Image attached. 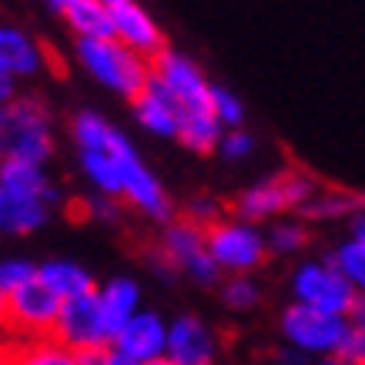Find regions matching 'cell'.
<instances>
[{
	"label": "cell",
	"instance_id": "obj_1",
	"mask_svg": "<svg viewBox=\"0 0 365 365\" xmlns=\"http://www.w3.org/2000/svg\"><path fill=\"white\" fill-rule=\"evenodd\" d=\"M319 181L309 175V171H299V168H288V171H278V175H268L265 181H258L252 188H245L232 205V215L242 218V222L262 225V222H278L285 215H299V208L315 195Z\"/></svg>",
	"mask_w": 365,
	"mask_h": 365
},
{
	"label": "cell",
	"instance_id": "obj_2",
	"mask_svg": "<svg viewBox=\"0 0 365 365\" xmlns=\"http://www.w3.org/2000/svg\"><path fill=\"white\" fill-rule=\"evenodd\" d=\"M54 151L51 114L37 98H14L0 104V161L17 158L44 165Z\"/></svg>",
	"mask_w": 365,
	"mask_h": 365
},
{
	"label": "cell",
	"instance_id": "obj_3",
	"mask_svg": "<svg viewBox=\"0 0 365 365\" xmlns=\"http://www.w3.org/2000/svg\"><path fill=\"white\" fill-rule=\"evenodd\" d=\"M74 54H78V64L98 84L118 91L128 101L138 98L148 88V81H151V61L134 54L131 47H124L118 37H108V41H78Z\"/></svg>",
	"mask_w": 365,
	"mask_h": 365
},
{
	"label": "cell",
	"instance_id": "obj_4",
	"mask_svg": "<svg viewBox=\"0 0 365 365\" xmlns=\"http://www.w3.org/2000/svg\"><path fill=\"white\" fill-rule=\"evenodd\" d=\"M278 332H282V342L305 352L309 359H335V355L345 352L349 345V335H352V325L345 315H329V312L309 309V305H299L292 302L282 315H278Z\"/></svg>",
	"mask_w": 365,
	"mask_h": 365
},
{
	"label": "cell",
	"instance_id": "obj_5",
	"mask_svg": "<svg viewBox=\"0 0 365 365\" xmlns=\"http://www.w3.org/2000/svg\"><path fill=\"white\" fill-rule=\"evenodd\" d=\"M205 238H208V252L215 258V265L222 268V275H252L272 255L265 232L252 222L235 218V215H225L218 225H211Z\"/></svg>",
	"mask_w": 365,
	"mask_h": 365
},
{
	"label": "cell",
	"instance_id": "obj_6",
	"mask_svg": "<svg viewBox=\"0 0 365 365\" xmlns=\"http://www.w3.org/2000/svg\"><path fill=\"white\" fill-rule=\"evenodd\" d=\"M288 292H292V302L329 312V315H349L355 299V288L345 282V275L335 268L329 255L299 262L288 278Z\"/></svg>",
	"mask_w": 365,
	"mask_h": 365
},
{
	"label": "cell",
	"instance_id": "obj_7",
	"mask_svg": "<svg viewBox=\"0 0 365 365\" xmlns=\"http://www.w3.org/2000/svg\"><path fill=\"white\" fill-rule=\"evenodd\" d=\"M158 252L175 265V272L191 275L198 285H215V282L222 278V268L215 265V258H211V252H208L205 228H198V225L188 222V218H171V222L165 225Z\"/></svg>",
	"mask_w": 365,
	"mask_h": 365
},
{
	"label": "cell",
	"instance_id": "obj_8",
	"mask_svg": "<svg viewBox=\"0 0 365 365\" xmlns=\"http://www.w3.org/2000/svg\"><path fill=\"white\" fill-rule=\"evenodd\" d=\"M54 339L64 342L74 352H88V349H111L114 335L104 322V309H101L98 292L88 295H74V299L61 302V315H57Z\"/></svg>",
	"mask_w": 365,
	"mask_h": 365
},
{
	"label": "cell",
	"instance_id": "obj_9",
	"mask_svg": "<svg viewBox=\"0 0 365 365\" xmlns=\"http://www.w3.org/2000/svg\"><path fill=\"white\" fill-rule=\"evenodd\" d=\"M151 71H155V78L171 91V98L181 104V118H185V114L211 111V88H215V84L205 78V71H201L188 54L168 47L165 54H158L155 61H151Z\"/></svg>",
	"mask_w": 365,
	"mask_h": 365
},
{
	"label": "cell",
	"instance_id": "obj_10",
	"mask_svg": "<svg viewBox=\"0 0 365 365\" xmlns=\"http://www.w3.org/2000/svg\"><path fill=\"white\" fill-rule=\"evenodd\" d=\"M61 315V299L34 278L31 285L17 288L11 295V335L17 339H51Z\"/></svg>",
	"mask_w": 365,
	"mask_h": 365
},
{
	"label": "cell",
	"instance_id": "obj_11",
	"mask_svg": "<svg viewBox=\"0 0 365 365\" xmlns=\"http://www.w3.org/2000/svg\"><path fill=\"white\" fill-rule=\"evenodd\" d=\"M168 362L175 365H215L218 362V335L198 315H178L168 322Z\"/></svg>",
	"mask_w": 365,
	"mask_h": 365
},
{
	"label": "cell",
	"instance_id": "obj_12",
	"mask_svg": "<svg viewBox=\"0 0 365 365\" xmlns=\"http://www.w3.org/2000/svg\"><path fill=\"white\" fill-rule=\"evenodd\" d=\"M121 198L138 208L141 215H148L151 222H171L175 218V208H171V198H168L165 185L155 178V171L144 165L138 155L124 158L121 168Z\"/></svg>",
	"mask_w": 365,
	"mask_h": 365
},
{
	"label": "cell",
	"instance_id": "obj_13",
	"mask_svg": "<svg viewBox=\"0 0 365 365\" xmlns=\"http://www.w3.org/2000/svg\"><path fill=\"white\" fill-rule=\"evenodd\" d=\"M121 355L134 359L138 365L155 362V359H165L168 352V322L158 315V312L141 309L134 315L121 332L114 335V345Z\"/></svg>",
	"mask_w": 365,
	"mask_h": 365
},
{
	"label": "cell",
	"instance_id": "obj_14",
	"mask_svg": "<svg viewBox=\"0 0 365 365\" xmlns=\"http://www.w3.org/2000/svg\"><path fill=\"white\" fill-rule=\"evenodd\" d=\"M111 17H114V37H118L124 47H131L134 54L155 61L158 54H165L168 51L165 34H161L158 21L144 11L141 4L128 0V4H121L118 11H111Z\"/></svg>",
	"mask_w": 365,
	"mask_h": 365
},
{
	"label": "cell",
	"instance_id": "obj_15",
	"mask_svg": "<svg viewBox=\"0 0 365 365\" xmlns=\"http://www.w3.org/2000/svg\"><path fill=\"white\" fill-rule=\"evenodd\" d=\"M134 104V118L141 124L144 131L151 134H161V138H178L181 131V104L171 98V91L155 78V71H151V81H148V88L131 101Z\"/></svg>",
	"mask_w": 365,
	"mask_h": 365
},
{
	"label": "cell",
	"instance_id": "obj_16",
	"mask_svg": "<svg viewBox=\"0 0 365 365\" xmlns=\"http://www.w3.org/2000/svg\"><path fill=\"white\" fill-rule=\"evenodd\" d=\"M44 64V47L27 31L14 24H0V74L4 78H31Z\"/></svg>",
	"mask_w": 365,
	"mask_h": 365
},
{
	"label": "cell",
	"instance_id": "obj_17",
	"mask_svg": "<svg viewBox=\"0 0 365 365\" xmlns=\"http://www.w3.org/2000/svg\"><path fill=\"white\" fill-rule=\"evenodd\" d=\"M134 155L131 141L118 131V138L111 141L108 151H81V168L84 175L91 178V185L101 191V195H111V198H121V168L124 158Z\"/></svg>",
	"mask_w": 365,
	"mask_h": 365
},
{
	"label": "cell",
	"instance_id": "obj_18",
	"mask_svg": "<svg viewBox=\"0 0 365 365\" xmlns=\"http://www.w3.org/2000/svg\"><path fill=\"white\" fill-rule=\"evenodd\" d=\"M359 211H365V198L355 195V191H345V188H315L305 205L299 208V218L302 222H352Z\"/></svg>",
	"mask_w": 365,
	"mask_h": 365
},
{
	"label": "cell",
	"instance_id": "obj_19",
	"mask_svg": "<svg viewBox=\"0 0 365 365\" xmlns=\"http://www.w3.org/2000/svg\"><path fill=\"white\" fill-rule=\"evenodd\" d=\"M0 188L14 191L21 198L44 201V205L57 201V188L47 181L44 165H34V161H17V158L0 161Z\"/></svg>",
	"mask_w": 365,
	"mask_h": 365
},
{
	"label": "cell",
	"instance_id": "obj_20",
	"mask_svg": "<svg viewBox=\"0 0 365 365\" xmlns=\"http://www.w3.org/2000/svg\"><path fill=\"white\" fill-rule=\"evenodd\" d=\"M98 299H101L104 322H108L111 335H118L124 325L141 312V288L134 285L131 278H114V282H108V285H101Z\"/></svg>",
	"mask_w": 365,
	"mask_h": 365
},
{
	"label": "cell",
	"instance_id": "obj_21",
	"mask_svg": "<svg viewBox=\"0 0 365 365\" xmlns=\"http://www.w3.org/2000/svg\"><path fill=\"white\" fill-rule=\"evenodd\" d=\"M47 222V205L44 201L21 198L14 191L0 188V232L7 235H31Z\"/></svg>",
	"mask_w": 365,
	"mask_h": 365
},
{
	"label": "cell",
	"instance_id": "obj_22",
	"mask_svg": "<svg viewBox=\"0 0 365 365\" xmlns=\"http://www.w3.org/2000/svg\"><path fill=\"white\" fill-rule=\"evenodd\" d=\"M67 27L78 34V41H108L114 37V17L108 7H101L94 0H71L61 14Z\"/></svg>",
	"mask_w": 365,
	"mask_h": 365
},
{
	"label": "cell",
	"instance_id": "obj_23",
	"mask_svg": "<svg viewBox=\"0 0 365 365\" xmlns=\"http://www.w3.org/2000/svg\"><path fill=\"white\" fill-rule=\"evenodd\" d=\"M37 278L44 282L57 299H74V295H88V292H98L94 278H91L88 268H81L78 262H44L37 265Z\"/></svg>",
	"mask_w": 365,
	"mask_h": 365
},
{
	"label": "cell",
	"instance_id": "obj_24",
	"mask_svg": "<svg viewBox=\"0 0 365 365\" xmlns=\"http://www.w3.org/2000/svg\"><path fill=\"white\" fill-rule=\"evenodd\" d=\"M14 345V365H78V352L64 342L51 339H17Z\"/></svg>",
	"mask_w": 365,
	"mask_h": 365
},
{
	"label": "cell",
	"instance_id": "obj_25",
	"mask_svg": "<svg viewBox=\"0 0 365 365\" xmlns=\"http://www.w3.org/2000/svg\"><path fill=\"white\" fill-rule=\"evenodd\" d=\"M225 128L218 124L215 111H198V114H185L181 118V131H178V141L185 144L195 155H211L218 151V141H222Z\"/></svg>",
	"mask_w": 365,
	"mask_h": 365
},
{
	"label": "cell",
	"instance_id": "obj_26",
	"mask_svg": "<svg viewBox=\"0 0 365 365\" xmlns=\"http://www.w3.org/2000/svg\"><path fill=\"white\" fill-rule=\"evenodd\" d=\"M265 238L272 255H285V258L288 255H299L309 245V222H302L299 215L295 218H278V222H272Z\"/></svg>",
	"mask_w": 365,
	"mask_h": 365
},
{
	"label": "cell",
	"instance_id": "obj_27",
	"mask_svg": "<svg viewBox=\"0 0 365 365\" xmlns=\"http://www.w3.org/2000/svg\"><path fill=\"white\" fill-rule=\"evenodd\" d=\"M71 131H74V141H78V151H108L118 128H111L94 111H81L71 124Z\"/></svg>",
	"mask_w": 365,
	"mask_h": 365
},
{
	"label": "cell",
	"instance_id": "obj_28",
	"mask_svg": "<svg viewBox=\"0 0 365 365\" xmlns=\"http://www.w3.org/2000/svg\"><path fill=\"white\" fill-rule=\"evenodd\" d=\"M329 258L335 262V268L345 275V282L355 288V292H365V245L355 242L345 235L342 242L335 245V252H329Z\"/></svg>",
	"mask_w": 365,
	"mask_h": 365
},
{
	"label": "cell",
	"instance_id": "obj_29",
	"mask_svg": "<svg viewBox=\"0 0 365 365\" xmlns=\"http://www.w3.org/2000/svg\"><path fill=\"white\" fill-rule=\"evenodd\" d=\"M222 302L232 312H252L262 302V288L252 275H228V282L222 285Z\"/></svg>",
	"mask_w": 365,
	"mask_h": 365
},
{
	"label": "cell",
	"instance_id": "obj_30",
	"mask_svg": "<svg viewBox=\"0 0 365 365\" xmlns=\"http://www.w3.org/2000/svg\"><path fill=\"white\" fill-rule=\"evenodd\" d=\"M211 111L218 118L225 131H235V128H245V104L242 98L235 94V91L222 88V84H215L211 88Z\"/></svg>",
	"mask_w": 365,
	"mask_h": 365
},
{
	"label": "cell",
	"instance_id": "obj_31",
	"mask_svg": "<svg viewBox=\"0 0 365 365\" xmlns=\"http://www.w3.org/2000/svg\"><path fill=\"white\" fill-rule=\"evenodd\" d=\"M34 278H37V265H31L27 258H7V262H0V288L7 295H14L24 285H31Z\"/></svg>",
	"mask_w": 365,
	"mask_h": 365
},
{
	"label": "cell",
	"instance_id": "obj_32",
	"mask_svg": "<svg viewBox=\"0 0 365 365\" xmlns=\"http://www.w3.org/2000/svg\"><path fill=\"white\" fill-rule=\"evenodd\" d=\"M185 218L208 232L211 225H218V222L225 218V208H222V201H218V198H211V195H198V198L188 201V208H185Z\"/></svg>",
	"mask_w": 365,
	"mask_h": 365
},
{
	"label": "cell",
	"instance_id": "obj_33",
	"mask_svg": "<svg viewBox=\"0 0 365 365\" xmlns=\"http://www.w3.org/2000/svg\"><path fill=\"white\" fill-rule=\"evenodd\" d=\"M252 151H255V134L245 131V128L225 131L222 141H218V155H222L225 161H245Z\"/></svg>",
	"mask_w": 365,
	"mask_h": 365
},
{
	"label": "cell",
	"instance_id": "obj_34",
	"mask_svg": "<svg viewBox=\"0 0 365 365\" xmlns=\"http://www.w3.org/2000/svg\"><path fill=\"white\" fill-rule=\"evenodd\" d=\"M84 215L101 218V222H114V218H118V205H114L111 195H98V198L84 201Z\"/></svg>",
	"mask_w": 365,
	"mask_h": 365
},
{
	"label": "cell",
	"instance_id": "obj_35",
	"mask_svg": "<svg viewBox=\"0 0 365 365\" xmlns=\"http://www.w3.org/2000/svg\"><path fill=\"white\" fill-rule=\"evenodd\" d=\"M342 359H349L352 365H365V332H352V335H349V345H345Z\"/></svg>",
	"mask_w": 365,
	"mask_h": 365
},
{
	"label": "cell",
	"instance_id": "obj_36",
	"mask_svg": "<svg viewBox=\"0 0 365 365\" xmlns=\"http://www.w3.org/2000/svg\"><path fill=\"white\" fill-rule=\"evenodd\" d=\"M349 325H352V332H365V292H355L352 299V309H349Z\"/></svg>",
	"mask_w": 365,
	"mask_h": 365
},
{
	"label": "cell",
	"instance_id": "obj_37",
	"mask_svg": "<svg viewBox=\"0 0 365 365\" xmlns=\"http://www.w3.org/2000/svg\"><path fill=\"white\" fill-rule=\"evenodd\" d=\"M275 362H278V365H309V355L282 342V349L275 352Z\"/></svg>",
	"mask_w": 365,
	"mask_h": 365
},
{
	"label": "cell",
	"instance_id": "obj_38",
	"mask_svg": "<svg viewBox=\"0 0 365 365\" xmlns=\"http://www.w3.org/2000/svg\"><path fill=\"white\" fill-rule=\"evenodd\" d=\"M108 352H111V349H88V352H78V365H108Z\"/></svg>",
	"mask_w": 365,
	"mask_h": 365
},
{
	"label": "cell",
	"instance_id": "obj_39",
	"mask_svg": "<svg viewBox=\"0 0 365 365\" xmlns=\"http://www.w3.org/2000/svg\"><path fill=\"white\" fill-rule=\"evenodd\" d=\"M0 332H11V295L0 288Z\"/></svg>",
	"mask_w": 365,
	"mask_h": 365
},
{
	"label": "cell",
	"instance_id": "obj_40",
	"mask_svg": "<svg viewBox=\"0 0 365 365\" xmlns=\"http://www.w3.org/2000/svg\"><path fill=\"white\" fill-rule=\"evenodd\" d=\"M349 238H355V242L365 245V211H359L352 222H349Z\"/></svg>",
	"mask_w": 365,
	"mask_h": 365
},
{
	"label": "cell",
	"instance_id": "obj_41",
	"mask_svg": "<svg viewBox=\"0 0 365 365\" xmlns=\"http://www.w3.org/2000/svg\"><path fill=\"white\" fill-rule=\"evenodd\" d=\"M7 101H14V81L0 74V104H7Z\"/></svg>",
	"mask_w": 365,
	"mask_h": 365
},
{
	"label": "cell",
	"instance_id": "obj_42",
	"mask_svg": "<svg viewBox=\"0 0 365 365\" xmlns=\"http://www.w3.org/2000/svg\"><path fill=\"white\" fill-rule=\"evenodd\" d=\"M108 365H138V362L128 359V355H121L118 349H111V352H108Z\"/></svg>",
	"mask_w": 365,
	"mask_h": 365
},
{
	"label": "cell",
	"instance_id": "obj_43",
	"mask_svg": "<svg viewBox=\"0 0 365 365\" xmlns=\"http://www.w3.org/2000/svg\"><path fill=\"white\" fill-rule=\"evenodd\" d=\"M0 365H14V345L0 342Z\"/></svg>",
	"mask_w": 365,
	"mask_h": 365
},
{
	"label": "cell",
	"instance_id": "obj_44",
	"mask_svg": "<svg viewBox=\"0 0 365 365\" xmlns=\"http://www.w3.org/2000/svg\"><path fill=\"white\" fill-rule=\"evenodd\" d=\"M94 4L108 7V11H118V7H121V4H128V0H94Z\"/></svg>",
	"mask_w": 365,
	"mask_h": 365
},
{
	"label": "cell",
	"instance_id": "obj_45",
	"mask_svg": "<svg viewBox=\"0 0 365 365\" xmlns=\"http://www.w3.org/2000/svg\"><path fill=\"white\" fill-rule=\"evenodd\" d=\"M67 4H71V0H47V7H51V11H57V14H64Z\"/></svg>",
	"mask_w": 365,
	"mask_h": 365
},
{
	"label": "cell",
	"instance_id": "obj_46",
	"mask_svg": "<svg viewBox=\"0 0 365 365\" xmlns=\"http://www.w3.org/2000/svg\"><path fill=\"white\" fill-rule=\"evenodd\" d=\"M319 365H352L349 359H342V355H335V359H322Z\"/></svg>",
	"mask_w": 365,
	"mask_h": 365
},
{
	"label": "cell",
	"instance_id": "obj_47",
	"mask_svg": "<svg viewBox=\"0 0 365 365\" xmlns=\"http://www.w3.org/2000/svg\"><path fill=\"white\" fill-rule=\"evenodd\" d=\"M144 365H175V362H168V359H155V362H144Z\"/></svg>",
	"mask_w": 365,
	"mask_h": 365
}]
</instances>
